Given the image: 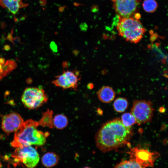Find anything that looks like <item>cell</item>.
Returning a JSON list of instances; mask_svg holds the SVG:
<instances>
[{
    "instance_id": "obj_8",
    "label": "cell",
    "mask_w": 168,
    "mask_h": 168,
    "mask_svg": "<svg viewBox=\"0 0 168 168\" xmlns=\"http://www.w3.org/2000/svg\"><path fill=\"white\" fill-rule=\"evenodd\" d=\"M128 153L129 158L134 159L146 168L152 167L160 154L156 152H151L147 149L135 147L131 148Z\"/></svg>"
},
{
    "instance_id": "obj_4",
    "label": "cell",
    "mask_w": 168,
    "mask_h": 168,
    "mask_svg": "<svg viewBox=\"0 0 168 168\" xmlns=\"http://www.w3.org/2000/svg\"><path fill=\"white\" fill-rule=\"evenodd\" d=\"M48 97L44 91L37 87H28L24 90L21 98L24 105L30 109L38 108L47 102Z\"/></svg>"
},
{
    "instance_id": "obj_11",
    "label": "cell",
    "mask_w": 168,
    "mask_h": 168,
    "mask_svg": "<svg viewBox=\"0 0 168 168\" xmlns=\"http://www.w3.org/2000/svg\"><path fill=\"white\" fill-rule=\"evenodd\" d=\"M0 5L15 15L20 9L26 7L27 4L24 3L22 0H0Z\"/></svg>"
},
{
    "instance_id": "obj_15",
    "label": "cell",
    "mask_w": 168,
    "mask_h": 168,
    "mask_svg": "<svg viewBox=\"0 0 168 168\" xmlns=\"http://www.w3.org/2000/svg\"><path fill=\"white\" fill-rule=\"evenodd\" d=\"M52 110L48 109L45 112L43 113L41 119L37 121L39 126L43 127H47L50 128L54 127L53 123V114Z\"/></svg>"
},
{
    "instance_id": "obj_9",
    "label": "cell",
    "mask_w": 168,
    "mask_h": 168,
    "mask_svg": "<svg viewBox=\"0 0 168 168\" xmlns=\"http://www.w3.org/2000/svg\"><path fill=\"white\" fill-rule=\"evenodd\" d=\"M141 0H115L114 7L119 18L131 17Z\"/></svg>"
},
{
    "instance_id": "obj_10",
    "label": "cell",
    "mask_w": 168,
    "mask_h": 168,
    "mask_svg": "<svg viewBox=\"0 0 168 168\" xmlns=\"http://www.w3.org/2000/svg\"><path fill=\"white\" fill-rule=\"evenodd\" d=\"M24 122L20 115L17 113H13L2 117L1 127L3 130L8 134L16 131Z\"/></svg>"
},
{
    "instance_id": "obj_3",
    "label": "cell",
    "mask_w": 168,
    "mask_h": 168,
    "mask_svg": "<svg viewBox=\"0 0 168 168\" xmlns=\"http://www.w3.org/2000/svg\"><path fill=\"white\" fill-rule=\"evenodd\" d=\"M119 35L127 41L137 43L142 38L146 30L137 18H119L116 27Z\"/></svg>"
},
{
    "instance_id": "obj_16",
    "label": "cell",
    "mask_w": 168,
    "mask_h": 168,
    "mask_svg": "<svg viewBox=\"0 0 168 168\" xmlns=\"http://www.w3.org/2000/svg\"><path fill=\"white\" fill-rule=\"evenodd\" d=\"M114 168H145L133 159L129 158L117 164Z\"/></svg>"
},
{
    "instance_id": "obj_1",
    "label": "cell",
    "mask_w": 168,
    "mask_h": 168,
    "mask_svg": "<svg viewBox=\"0 0 168 168\" xmlns=\"http://www.w3.org/2000/svg\"><path fill=\"white\" fill-rule=\"evenodd\" d=\"M133 134L132 128L127 127L121 119L116 118L104 124L95 136L97 148L105 153L123 147L131 139Z\"/></svg>"
},
{
    "instance_id": "obj_21",
    "label": "cell",
    "mask_w": 168,
    "mask_h": 168,
    "mask_svg": "<svg viewBox=\"0 0 168 168\" xmlns=\"http://www.w3.org/2000/svg\"><path fill=\"white\" fill-rule=\"evenodd\" d=\"M83 168H91L88 167V166H86V167H84Z\"/></svg>"
},
{
    "instance_id": "obj_7",
    "label": "cell",
    "mask_w": 168,
    "mask_h": 168,
    "mask_svg": "<svg viewBox=\"0 0 168 168\" xmlns=\"http://www.w3.org/2000/svg\"><path fill=\"white\" fill-rule=\"evenodd\" d=\"M80 79L79 71L67 70L55 76V79L52 83L56 86L64 89L72 88L76 90Z\"/></svg>"
},
{
    "instance_id": "obj_19",
    "label": "cell",
    "mask_w": 168,
    "mask_h": 168,
    "mask_svg": "<svg viewBox=\"0 0 168 168\" xmlns=\"http://www.w3.org/2000/svg\"><path fill=\"white\" fill-rule=\"evenodd\" d=\"M122 122L125 126L131 127L134 124H136V121L134 116L128 112L124 114L121 116Z\"/></svg>"
},
{
    "instance_id": "obj_20",
    "label": "cell",
    "mask_w": 168,
    "mask_h": 168,
    "mask_svg": "<svg viewBox=\"0 0 168 168\" xmlns=\"http://www.w3.org/2000/svg\"><path fill=\"white\" fill-rule=\"evenodd\" d=\"M144 10L147 12H152L156 9L157 4L155 0H144L142 3Z\"/></svg>"
},
{
    "instance_id": "obj_6",
    "label": "cell",
    "mask_w": 168,
    "mask_h": 168,
    "mask_svg": "<svg viewBox=\"0 0 168 168\" xmlns=\"http://www.w3.org/2000/svg\"><path fill=\"white\" fill-rule=\"evenodd\" d=\"M153 111L152 105L150 101L136 100L133 102L131 113L135 117L136 124L139 125L150 122Z\"/></svg>"
},
{
    "instance_id": "obj_13",
    "label": "cell",
    "mask_w": 168,
    "mask_h": 168,
    "mask_svg": "<svg viewBox=\"0 0 168 168\" xmlns=\"http://www.w3.org/2000/svg\"><path fill=\"white\" fill-rule=\"evenodd\" d=\"M59 158L57 154L53 152H48L44 154L41 158L43 165L50 168L56 166L58 162Z\"/></svg>"
},
{
    "instance_id": "obj_5",
    "label": "cell",
    "mask_w": 168,
    "mask_h": 168,
    "mask_svg": "<svg viewBox=\"0 0 168 168\" xmlns=\"http://www.w3.org/2000/svg\"><path fill=\"white\" fill-rule=\"evenodd\" d=\"M11 156L15 162L22 163L28 168L36 167L40 160L38 152L31 146L16 148Z\"/></svg>"
},
{
    "instance_id": "obj_12",
    "label": "cell",
    "mask_w": 168,
    "mask_h": 168,
    "mask_svg": "<svg viewBox=\"0 0 168 168\" xmlns=\"http://www.w3.org/2000/svg\"><path fill=\"white\" fill-rule=\"evenodd\" d=\"M99 100L102 102L108 103L114 99L115 93L113 89L108 86L102 87L98 92Z\"/></svg>"
},
{
    "instance_id": "obj_14",
    "label": "cell",
    "mask_w": 168,
    "mask_h": 168,
    "mask_svg": "<svg viewBox=\"0 0 168 168\" xmlns=\"http://www.w3.org/2000/svg\"><path fill=\"white\" fill-rule=\"evenodd\" d=\"M15 65L12 60L6 61L3 58L0 57V80L13 69Z\"/></svg>"
},
{
    "instance_id": "obj_17",
    "label": "cell",
    "mask_w": 168,
    "mask_h": 168,
    "mask_svg": "<svg viewBox=\"0 0 168 168\" xmlns=\"http://www.w3.org/2000/svg\"><path fill=\"white\" fill-rule=\"evenodd\" d=\"M68 122L67 117L62 114L56 115L53 118V126L58 129H63L66 127Z\"/></svg>"
},
{
    "instance_id": "obj_18",
    "label": "cell",
    "mask_w": 168,
    "mask_h": 168,
    "mask_svg": "<svg viewBox=\"0 0 168 168\" xmlns=\"http://www.w3.org/2000/svg\"><path fill=\"white\" fill-rule=\"evenodd\" d=\"M128 103L127 99L124 98L119 97L116 99L113 103L114 110L117 112H124L127 109Z\"/></svg>"
},
{
    "instance_id": "obj_22",
    "label": "cell",
    "mask_w": 168,
    "mask_h": 168,
    "mask_svg": "<svg viewBox=\"0 0 168 168\" xmlns=\"http://www.w3.org/2000/svg\"><path fill=\"white\" fill-rule=\"evenodd\" d=\"M112 0L113 2H114L115 1V0Z\"/></svg>"
},
{
    "instance_id": "obj_2",
    "label": "cell",
    "mask_w": 168,
    "mask_h": 168,
    "mask_svg": "<svg viewBox=\"0 0 168 168\" xmlns=\"http://www.w3.org/2000/svg\"><path fill=\"white\" fill-rule=\"evenodd\" d=\"M38 122L28 119L24 122L21 127L15 132L14 139L11 143L14 147L32 145L41 146L45 144L48 132L43 133L37 129Z\"/></svg>"
}]
</instances>
